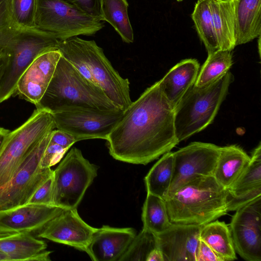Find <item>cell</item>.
Here are the masks:
<instances>
[{"instance_id": "cell-1", "label": "cell", "mask_w": 261, "mask_h": 261, "mask_svg": "<svg viewBox=\"0 0 261 261\" xmlns=\"http://www.w3.org/2000/svg\"><path fill=\"white\" fill-rule=\"evenodd\" d=\"M106 140L113 158L143 165L170 151L179 143L175 134L174 109L158 81L123 111Z\"/></svg>"}, {"instance_id": "cell-2", "label": "cell", "mask_w": 261, "mask_h": 261, "mask_svg": "<svg viewBox=\"0 0 261 261\" xmlns=\"http://www.w3.org/2000/svg\"><path fill=\"white\" fill-rule=\"evenodd\" d=\"M36 107L51 113L69 109L121 110L101 88L85 78L62 55L46 90Z\"/></svg>"}, {"instance_id": "cell-3", "label": "cell", "mask_w": 261, "mask_h": 261, "mask_svg": "<svg viewBox=\"0 0 261 261\" xmlns=\"http://www.w3.org/2000/svg\"><path fill=\"white\" fill-rule=\"evenodd\" d=\"M58 49L88 81L101 88L110 99L124 111L132 103L129 82L122 77L94 40L76 37L58 40Z\"/></svg>"}, {"instance_id": "cell-4", "label": "cell", "mask_w": 261, "mask_h": 261, "mask_svg": "<svg viewBox=\"0 0 261 261\" xmlns=\"http://www.w3.org/2000/svg\"><path fill=\"white\" fill-rule=\"evenodd\" d=\"M172 223L204 225L226 215V190L213 175L189 180L166 200Z\"/></svg>"}, {"instance_id": "cell-5", "label": "cell", "mask_w": 261, "mask_h": 261, "mask_svg": "<svg viewBox=\"0 0 261 261\" xmlns=\"http://www.w3.org/2000/svg\"><path fill=\"white\" fill-rule=\"evenodd\" d=\"M233 76L228 71L213 83L194 85L174 109V125L179 142L189 138L213 121L228 91Z\"/></svg>"}, {"instance_id": "cell-6", "label": "cell", "mask_w": 261, "mask_h": 261, "mask_svg": "<svg viewBox=\"0 0 261 261\" xmlns=\"http://www.w3.org/2000/svg\"><path fill=\"white\" fill-rule=\"evenodd\" d=\"M58 40L51 34L37 29H23L4 51L8 56L0 79V103L15 95L18 80L40 55L58 50Z\"/></svg>"}, {"instance_id": "cell-7", "label": "cell", "mask_w": 261, "mask_h": 261, "mask_svg": "<svg viewBox=\"0 0 261 261\" xmlns=\"http://www.w3.org/2000/svg\"><path fill=\"white\" fill-rule=\"evenodd\" d=\"M35 24L36 29L52 34L58 40L93 35L104 27L103 20L65 0H38Z\"/></svg>"}, {"instance_id": "cell-8", "label": "cell", "mask_w": 261, "mask_h": 261, "mask_svg": "<svg viewBox=\"0 0 261 261\" xmlns=\"http://www.w3.org/2000/svg\"><path fill=\"white\" fill-rule=\"evenodd\" d=\"M55 128L53 114L36 108L25 122L9 133L0 148V186L10 179L33 147Z\"/></svg>"}, {"instance_id": "cell-9", "label": "cell", "mask_w": 261, "mask_h": 261, "mask_svg": "<svg viewBox=\"0 0 261 261\" xmlns=\"http://www.w3.org/2000/svg\"><path fill=\"white\" fill-rule=\"evenodd\" d=\"M98 169L81 150L72 148L54 170V204L63 209L77 208Z\"/></svg>"}, {"instance_id": "cell-10", "label": "cell", "mask_w": 261, "mask_h": 261, "mask_svg": "<svg viewBox=\"0 0 261 261\" xmlns=\"http://www.w3.org/2000/svg\"><path fill=\"white\" fill-rule=\"evenodd\" d=\"M52 131L33 147L10 179L0 186V212L26 204L37 188L53 171L50 168H42L40 165Z\"/></svg>"}, {"instance_id": "cell-11", "label": "cell", "mask_w": 261, "mask_h": 261, "mask_svg": "<svg viewBox=\"0 0 261 261\" xmlns=\"http://www.w3.org/2000/svg\"><path fill=\"white\" fill-rule=\"evenodd\" d=\"M123 112L69 109L51 114L56 128L70 134L77 142L90 139L107 140Z\"/></svg>"}, {"instance_id": "cell-12", "label": "cell", "mask_w": 261, "mask_h": 261, "mask_svg": "<svg viewBox=\"0 0 261 261\" xmlns=\"http://www.w3.org/2000/svg\"><path fill=\"white\" fill-rule=\"evenodd\" d=\"M220 147L212 143L194 142L173 152V174L167 198L196 176L213 175Z\"/></svg>"}, {"instance_id": "cell-13", "label": "cell", "mask_w": 261, "mask_h": 261, "mask_svg": "<svg viewBox=\"0 0 261 261\" xmlns=\"http://www.w3.org/2000/svg\"><path fill=\"white\" fill-rule=\"evenodd\" d=\"M229 224L236 252L248 261L261 260V197L237 210Z\"/></svg>"}, {"instance_id": "cell-14", "label": "cell", "mask_w": 261, "mask_h": 261, "mask_svg": "<svg viewBox=\"0 0 261 261\" xmlns=\"http://www.w3.org/2000/svg\"><path fill=\"white\" fill-rule=\"evenodd\" d=\"M97 228L80 216L77 208L64 209L38 231V237L88 252V246Z\"/></svg>"}, {"instance_id": "cell-15", "label": "cell", "mask_w": 261, "mask_h": 261, "mask_svg": "<svg viewBox=\"0 0 261 261\" xmlns=\"http://www.w3.org/2000/svg\"><path fill=\"white\" fill-rule=\"evenodd\" d=\"M61 56L59 50H52L35 58L18 80L15 94L36 106L47 89Z\"/></svg>"}, {"instance_id": "cell-16", "label": "cell", "mask_w": 261, "mask_h": 261, "mask_svg": "<svg viewBox=\"0 0 261 261\" xmlns=\"http://www.w3.org/2000/svg\"><path fill=\"white\" fill-rule=\"evenodd\" d=\"M202 226L172 223L164 232L156 235V246L164 261H196Z\"/></svg>"}, {"instance_id": "cell-17", "label": "cell", "mask_w": 261, "mask_h": 261, "mask_svg": "<svg viewBox=\"0 0 261 261\" xmlns=\"http://www.w3.org/2000/svg\"><path fill=\"white\" fill-rule=\"evenodd\" d=\"M64 209L56 206L26 204L0 212V231L14 233L39 231Z\"/></svg>"}, {"instance_id": "cell-18", "label": "cell", "mask_w": 261, "mask_h": 261, "mask_svg": "<svg viewBox=\"0 0 261 261\" xmlns=\"http://www.w3.org/2000/svg\"><path fill=\"white\" fill-rule=\"evenodd\" d=\"M226 190L228 212L261 197V144L253 150L250 160L241 174Z\"/></svg>"}, {"instance_id": "cell-19", "label": "cell", "mask_w": 261, "mask_h": 261, "mask_svg": "<svg viewBox=\"0 0 261 261\" xmlns=\"http://www.w3.org/2000/svg\"><path fill=\"white\" fill-rule=\"evenodd\" d=\"M136 234L133 228L103 225L93 234L87 254L94 261L119 260Z\"/></svg>"}, {"instance_id": "cell-20", "label": "cell", "mask_w": 261, "mask_h": 261, "mask_svg": "<svg viewBox=\"0 0 261 261\" xmlns=\"http://www.w3.org/2000/svg\"><path fill=\"white\" fill-rule=\"evenodd\" d=\"M199 68L197 60H183L171 68L158 81L162 92L174 109L194 85Z\"/></svg>"}, {"instance_id": "cell-21", "label": "cell", "mask_w": 261, "mask_h": 261, "mask_svg": "<svg viewBox=\"0 0 261 261\" xmlns=\"http://www.w3.org/2000/svg\"><path fill=\"white\" fill-rule=\"evenodd\" d=\"M46 243L31 233H10L0 236V252L12 260H50Z\"/></svg>"}, {"instance_id": "cell-22", "label": "cell", "mask_w": 261, "mask_h": 261, "mask_svg": "<svg viewBox=\"0 0 261 261\" xmlns=\"http://www.w3.org/2000/svg\"><path fill=\"white\" fill-rule=\"evenodd\" d=\"M233 1L237 46L260 36L261 0Z\"/></svg>"}, {"instance_id": "cell-23", "label": "cell", "mask_w": 261, "mask_h": 261, "mask_svg": "<svg viewBox=\"0 0 261 261\" xmlns=\"http://www.w3.org/2000/svg\"><path fill=\"white\" fill-rule=\"evenodd\" d=\"M250 160V156L238 145L221 147L213 176L226 190L236 181Z\"/></svg>"}, {"instance_id": "cell-24", "label": "cell", "mask_w": 261, "mask_h": 261, "mask_svg": "<svg viewBox=\"0 0 261 261\" xmlns=\"http://www.w3.org/2000/svg\"><path fill=\"white\" fill-rule=\"evenodd\" d=\"M215 32L220 50L232 51L236 44V21L233 0H211Z\"/></svg>"}, {"instance_id": "cell-25", "label": "cell", "mask_w": 261, "mask_h": 261, "mask_svg": "<svg viewBox=\"0 0 261 261\" xmlns=\"http://www.w3.org/2000/svg\"><path fill=\"white\" fill-rule=\"evenodd\" d=\"M199 237L222 261L237 259L230 231L225 222L215 220L202 225Z\"/></svg>"}, {"instance_id": "cell-26", "label": "cell", "mask_w": 261, "mask_h": 261, "mask_svg": "<svg viewBox=\"0 0 261 261\" xmlns=\"http://www.w3.org/2000/svg\"><path fill=\"white\" fill-rule=\"evenodd\" d=\"M173 174V152L164 154L152 167L144 181L147 193L167 199Z\"/></svg>"}, {"instance_id": "cell-27", "label": "cell", "mask_w": 261, "mask_h": 261, "mask_svg": "<svg viewBox=\"0 0 261 261\" xmlns=\"http://www.w3.org/2000/svg\"><path fill=\"white\" fill-rule=\"evenodd\" d=\"M127 0H102L101 11L104 21L109 22L123 41H134V32L128 15Z\"/></svg>"}, {"instance_id": "cell-28", "label": "cell", "mask_w": 261, "mask_h": 261, "mask_svg": "<svg viewBox=\"0 0 261 261\" xmlns=\"http://www.w3.org/2000/svg\"><path fill=\"white\" fill-rule=\"evenodd\" d=\"M191 16L208 54L220 50L214 27L211 0H198Z\"/></svg>"}, {"instance_id": "cell-29", "label": "cell", "mask_w": 261, "mask_h": 261, "mask_svg": "<svg viewBox=\"0 0 261 261\" xmlns=\"http://www.w3.org/2000/svg\"><path fill=\"white\" fill-rule=\"evenodd\" d=\"M143 228L158 235L168 228L170 221L166 201L155 195L147 193L142 213Z\"/></svg>"}, {"instance_id": "cell-30", "label": "cell", "mask_w": 261, "mask_h": 261, "mask_svg": "<svg viewBox=\"0 0 261 261\" xmlns=\"http://www.w3.org/2000/svg\"><path fill=\"white\" fill-rule=\"evenodd\" d=\"M232 65L230 51L219 50L208 54L199 71L194 86L200 87L213 83L228 72Z\"/></svg>"}, {"instance_id": "cell-31", "label": "cell", "mask_w": 261, "mask_h": 261, "mask_svg": "<svg viewBox=\"0 0 261 261\" xmlns=\"http://www.w3.org/2000/svg\"><path fill=\"white\" fill-rule=\"evenodd\" d=\"M156 247L155 235L143 228L118 261L146 260L150 252Z\"/></svg>"}, {"instance_id": "cell-32", "label": "cell", "mask_w": 261, "mask_h": 261, "mask_svg": "<svg viewBox=\"0 0 261 261\" xmlns=\"http://www.w3.org/2000/svg\"><path fill=\"white\" fill-rule=\"evenodd\" d=\"M38 0H10L12 18L20 28H36L35 18Z\"/></svg>"}, {"instance_id": "cell-33", "label": "cell", "mask_w": 261, "mask_h": 261, "mask_svg": "<svg viewBox=\"0 0 261 261\" xmlns=\"http://www.w3.org/2000/svg\"><path fill=\"white\" fill-rule=\"evenodd\" d=\"M23 29L13 20L10 0H0V50L4 51L13 39Z\"/></svg>"}, {"instance_id": "cell-34", "label": "cell", "mask_w": 261, "mask_h": 261, "mask_svg": "<svg viewBox=\"0 0 261 261\" xmlns=\"http://www.w3.org/2000/svg\"><path fill=\"white\" fill-rule=\"evenodd\" d=\"M53 191L54 170L37 188L27 204L55 205Z\"/></svg>"}, {"instance_id": "cell-35", "label": "cell", "mask_w": 261, "mask_h": 261, "mask_svg": "<svg viewBox=\"0 0 261 261\" xmlns=\"http://www.w3.org/2000/svg\"><path fill=\"white\" fill-rule=\"evenodd\" d=\"M68 149L49 141L43 152L40 165L42 168H47L58 163Z\"/></svg>"}, {"instance_id": "cell-36", "label": "cell", "mask_w": 261, "mask_h": 261, "mask_svg": "<svg viewBox=\"0 0 261 261\" xmlns=\"http://www.w3.org/2000/svg\"><path fill=\"white\" fill-rule=\"evenodd\" d=\"M87 14L103 21L101 11L102 0H65Z\"/></svg>"}, {"instance_id": "cell-37", "label": "cell", "mask_w": 261, "mask_h": 261, "mask_svg": "<svg viewBox=\"0 0 261 261\" xmlns=\"http://www.w3.org/2000/svg\"><path fill=\"white\" fill-rule=\"evenodd\" d=\"M196 261H222L215 252L204 241L199 240Z\"/></svg>"}, {"instance_id": "cell-38", "label": "cell", "mask_w": 261, "mask_h": 261, "mask_svg": "<svg viewBox=\"0 0 261 261\" xmlns=\"http://www.w3.org/2000/svg\"><path fill=\"white\" fill-rule=\"evenodd\" d=\"M50 141L69 148L76 142L70 134L59 129H54L51 134Z\"/></svg>"}, {"instance_id": "cell-39", "label": "cell", "mask_w": 261, "mask_h": 261, "mask_svg": "<svg viewBox=\"0 0 261 261\" xmlns=\"http://www.w3.org/2000/svg\"><path fill=\"white\" fill-rule=\"evenodd\" d=\"M146 261H164V258L161 250L156 247L150 252Z\"/></svg>"}, {"instance_id": "cell-40", "label": "cell", "mask_w": 261, "mask_h": 261, "mask_svg": "<svg viewBox=\"0 0 261 261\" xmlns=\"http://www.w3.org/2000/svg\"><path fill=\"white\" fill-rule=\"evenodd\" d=\"M8 60V56L4 51L0 50V79L3 69Z\"/></svg>"}, {"instance_id": "cell-41", "label": "cell", "mask_w": 261, "mask_h": 261, "mask_svg": "<svg viewBox=\"0 0 261 261\" xmlns=\"http://www.w3.org/2000/svg\"><path fill=\"white\" fill-rule=\"evenodd\" d=\"M10 132V130L7 129L0 127V148L6 136Z\"/></svg>"}, {"instance_id": "cell-42", "label": "cell", "mask_w": 261, "mask_h": 261, "mask_svg": "<svg viewBox=\"0 0 261 261\" xmlns=\"http://www.w3.org/2000/svg\"><path fill=\"white\" fill-rule=\"evenodd\" d=\"M0 261H9V259L6 254L0 252Z\"/></svg>"}, {"instance_id": "cell-43", "label": "cell", "mask_w": 261, "mask_h": 261, "mask_svg": "<svg viewBox=\"0 0 261 261\" xmlns=\"http://www.w3.org/2000/svg\"><path fill=\"white\" fill-rule=\"evenodd\" d=\"M4 233H5V232H2V231H0V236H1V235H3V234H4Z\"/></svg>"}, {"instance_id": "cell-44", "label": "cell", "mask_w": 261, "mask_h": 261, "mask_svg": "<svg viewBox=\"0 0 261 261\" xmlns=\"http://www.w3.org/2000/svg\"><path fill=\"white\" fill-rule=\"evenodd\" d=\"M176 1H177V2H181V1H182L183 0H176Z\"/></svg>"}]
</instances>
